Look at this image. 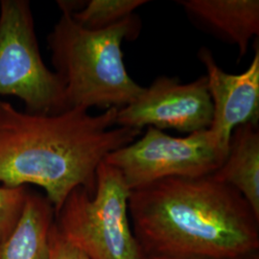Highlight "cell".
<instances>
[{
    "label": "cell",
    "mask_w": 259,
    "mask_h": 259,
    "mask_svg": "<svg viewBox=\"0 0 259 259\" xmlns=\"http://www.w3.org/2000/svg\"><path fill=\"white\" fill-rule=\"evenodd\" d=\"M129 216L145 256L258 259V216L212 175L168 178L132 190Z\"/></svg>",
    "instance_id": "6da1fadb"
},
{
    "label": "cell",
    "mask_w": 259,
    "mask_h": 259,
    "mask_svg": "<svg viewBox=\"0 0 259 259\" xmlns=\"http://www.w3.org/2000/svg\"><path fill=\"white\" fill-rule=\"evenodd\" d=\"M117 111L111 108L93 115L73 108L34 113L0 100V183L42 188L55 213L75 188L93 193L105 157L141 135L139 130L117 126Z\"/></svg>",
    "instance_id": "7a4b0ae2"
},
{
    "label": "cell",
    "mask_w": 259,
    "mask_h": 259,
    "mask_svg": "<svg viewBox=\"0 0 259 259\" xmlns=\"http://www.w3.org/2000/svg\"><path fill=\"white\" fill-rule=\"evenodd\" d=\"M61 17L47 36L51 62L65 89L67 110H120L134 102L144 88L130 76L122 52L124 39L139 31L135 15L111 27L92 30L75 20L77 1H58Z\"/></svg>",
    "instance_id": "3957f363"
},
{
    "label": "cell",
    "mask_w": 259,
    "mask_h": 259,
    "mask_svg": "<svg viewBox=\"0 0 259 259\" xmlns=\"http://www.w3.org/2000/svg\"><path fill=\"white\" fill-rule=\"evenodd\" d=\"M130 189L103 160L91 193L77 187L55 213L58 230L89 259H144L130 221Z\"/></svg>",
    "instance_id": "277c9868"
},
{
    "label": "cell",
    "mask_w": 259,
    "mask_h": 259,
    "mask_svg": "<svg viewBox=\"0 0 259 259\" xmlns=\"http://www.w3.org/2000/svg\"><path fill=\"white\" fill-rule=\"evenodd\" d=\"M0 96L18 98L29 112L67 110L63 83L40 54L28 0L0 1Z\"/></svg>",
    "instance_id": "5b68a950"
},
{
    "label": "cell",
    "mask_w": 259,
    "mask_h": 259,
    "mask_svg": "<svg viewBox=\"0 0 259 259\" xmlns=\"http://www.w3.org/2000/svg\"><path fill=\"white\" fill-rule=\"evenodd\" d=\"M226 158L208 129L175 138L148 127L140 139L111 152L104 161L120 172L132 191L168 178L211 175Z\"/></svg>",
    "instance_id": "8992f818"
},
{
    "label": "cell",
    "mask_w": 259,
    "mask_h": 259,
    "mask_svg": "<svg viewBox=\"0 0 259 259\" xmlns=\"http://www.w3.org/2000/svg\"><path fill=\"white\" fill-rule=\"evenodd\" d=\"M212 115L205 75L187 83L159 76L134 102L117 111L116 125L139 131L173 129L189 135L208 129Z\"/></svg>",
    "instance_id": "52a82bcc"
},
{
    "label": "cell",
    "mask_w": 259,
    "mask_h": 259,
    "mask_svg": "<svg viewBox=\"0 0 259 259\" xmlns=\"http://www.w3.org/2000/svg\"><path fill=\"white\" fill-rule=\"evenodd\" d=\"M198 58L206 70L212 102V121L208 131L219 151L227 157L233 130L245 124L258 125V45L249 67L239 74L225 72L208 48L202 47Z\"/></svg>",
    "instance_id": "ba28073f"
},
{
    "label": "cell",
    "mask_w": 259,
    "mask_h": 259,
    "mask_svg": "<svg viewBox=\"0 0 259 259\" xmlns=\"http://www.w3.org/2000/svg\"><path fill=\"white\" fill-rule=\"evenodd\" d=\"M190 19L247 53L250 39L259 35L258 0H180Z\"/></svg>",
    "instance_id": "9c48e42d"
},
{
    "label": "cell",
    "mask_w": 259,
    "mask_h": 259,
    "mask_svg": "<svg viewBox=\"0 0 259 259\" xmlns=\"http://www.w3.org/2000/svg\"><path fill=\"white\" fill-rule=\"evenodd\" d=\"M211 175L236 189L259 217L258 125L245 124L233 130L228 157Z\"/></svg>",
    "instance_id": "30bf717a"
},
{
    "label": "cell",
    "mask_w": 259,
    "mask_h": 259,
    "mask_svg": "<svg viewBox=\"0 0 259 259\" xmlns=\"http://www.w3.org/2000/svg\"><path fill=\"white\" fill-rule=\"evenodd\" d=\"M55 209L46 196L29 191L15 232L0 243V259H50V232Z\"/></svg>",
    "instance_id": "8fae6325"
},
{
    "label": "cell",
    "mask_w": 259,
    "mask_h": 259,
    "mask_svg": "<svg viewBox=\"0 0 259 259\" xmlns=\"http://www.w3.org/2000/svg\"><path fill=\"white\" fill-rule=\"evenodd\" d=\"M144 4H147L146 0H91L72 12V16L83 27L100 30L128 19Z\"/></svg>",
    "instance_id": "7c38bea8"
},
{
    "label": "cell",
    "mask_w": 259,
    "mask_h": 259,
    "mask_svg": "<svg viewBox=\"0 0 259 259\" xmlns=\"http://www.w3.org/2000/svg\"><path fill=\"white\" fill-rule=\"evenodd\" d=\"M28 194L26 186H0V243L7 240L17 229Z\"/></svg>",
    "instance_id": "4fadbf2b"
},
{
    "label": "cell",
    "mask_w": 259,
    "mask_h": 259,
    "mask_svg": "<svg viewBox=\"0 0 259 259\" xmlns=\"http://www.w3.org/2000/svg\"><path fill=\"white\" fill-rule=\"evenodd\" d=\"M50 259H89L58 230L55 222L50 232Z\"/></svg>",
    "instance_id": "5bb4252c"
},
{
    "label": "cell",
    "mask_w": 259,
    "mask_h": 259,
    "mask_svg": "<svg viewBox=\"0 0 259 259\" xmlns=\"http://www.w3.org/2000/svg\"><path fill=\"white\" fill-rule=\"evenodd\" d=\"M144 259H199V258H175V257H157V256H145Z\"/></svg>",
    "instance_id": "9a60e30c"
}]
</instances>
